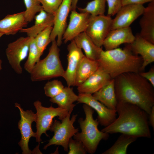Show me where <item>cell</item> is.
<instances>
[{
	"label": "cell",
	"mask_w": 154,
	"mask_h": 154,
	"mask_svg": "<svg viewBox=\"0 0 154 154\" xmlns=\"http://www.w3.org/2000/svg\"><path fill=\"white\" fill-rule=\"evenodd\" d=\"M117 102L139 106L149 115L154 106V87L139 73L128 72L114 78Z\"/></svg>",
	"instance_id": "6da1fadb"
},
{
	"label": "cell",
	"mask_w": 154,
	"mask_h": 154,
	"mask_svg": "<svg viewBox=\"0 0 154 154\" xmlns=\"http://www.w3.org/2000/svg\"><path fill=\"white\" fill-rule=\"evenodd\" d=\"M116 110L118 117L101 131L109 134L120 133L137 138H151L149 115L144 110L132 104L117 102Z\"/></svg>",
	"instance_id": "7a4b0ae2"
},
{
	"label": "cell",
	"mask_w": 154,
	"mask_h": 154,
	"mask_svg": "<svg viewBox=\"0 0 154 154\" xmlns=\"http://www.w3.org/2000/svg\"><path fill=\"white\" fill-rule=\"evenodd\" d=\"M97 61L112 79L125 73L141 72L143 62L141 57L133 54L128 45L123 49L102 50Z\"/></svg>",
	"instance_id": "3957f363"
},
{
	"label": "cell",
	"mask_w": 154,
	"mask_h": 154,
	"mask_svg": "<svg viewBox=\"0 0 154 154\" xmlns=\"http://www.w3.org/2000/svg\"><path fill=\"white\" fill-rule=\"evenodd\" d=\"M82 107L85 118H79L78 122L81 132H78L74 136V139L81 141L86 148L87 152L93 154L96 151L98 146L102 140H106L109 134L100 131L98 127L99 122L93 117L94 110L87 105L84 104Z\"/></svg>",
	"instance_id": "277c9868"
},
{
	"label": "cell",
	"mask_w": 154,
	"mask_h": 154,
	"mask_svg": "<svg viewBox=\"0 0 154 154\" xmlns=\"http://www.w3.org/2000/svg\"><path fill=\"white\" fill-rule=\"evenodd\" d=\"M55 40L52 43L46 56L40 60L30 74L33 82L41 81L63 77L64 73L60 58V49Z\"/></svg>",
	"instance_id": "5b68a950"
},
{
	"label": "cell",
	"mask_w": 154,
	"mask_h": 154,
	"mask_svg": "<svg viewBox=\"0 0 154 154\" xmlns=\"http://www.w3.org/2000/svg\"><path fill=\"white\" fill-rule=\"evenodd\" d=\"M73 109H71L67 116L61 122L54 119L50 130L53 132L54 135L48 141V142L44 145L43 149H46L52 145L62 146L66 152L68 151V143L70 139L78 132V129L73 125L78 115L73 114L71 118L70 117Z\"/></svg>",
	"instance_id": "8992f818"
},
{
	"label": "cell",
	"mask_w": 154,
	"mask_h": 154,
	"mask_svg": "<svg viewBox=\"0 0 154 154\" xmlns=\"http://www.w3.org/2000/svg\"><path fill=\"white\" fill-rule=\"evenodd\" d=\"M33 105L37 111L36 141L39 145L42 141L41 137L43 133L47 137H49L46 132L50 130L53 121V119L58 117L59 119L62 121L67 116L69 111L58 107L54 108L52 105L49 107H44L38 100L35 102Z\"/></svg>",
	"instance_id": "52a82bcc"
},
{
	"label": "cell",
	"mask_w": 154,
	"mask_h": 154,
	"mask_svg": "<svg viewBox=\"0 0 154 154\" xmlns=\"http://www.w3.org/2000/svg\"><path fill=\"white\" fill-rule=\"evenodd\" d=\"M33 37H21L9 43L5 50L8 62L12 68L18 74L23 72L21 62L28 55L30 44Z\"/></svg>",
	"instance_id": "ba28073f"
},
{
	"label": "cell",
	"mask_w": 154,
	"mask_h": 154,
	"mask_svg": "<svg viewBox=\"0 0 154 154\" xmlns=\"http://www.w3.org/2000/svg\"><path fill=\"white\" fill-rule=\"evenodd\" d=\"M15 106L19 109L21 119L18 123V127L21 135V138L18 143L21 147L23 154H31L32 151L29 149V143L30 138L32 137L36 138V132L33 131L32 124L36 122L37 116L32 110L24 111L21 107L20 104L15 103Z\"/></svg>",
	"instance_id": "9c48e42d"
},
{
	"label": "cell",
	"mask_w": 154,
	"mask_h": 154,
	"mask_svg": "<svg viewBox=\"0 0 154 154\" xmlns=\"http://www.w3.org/2000/svg\"><path fill=\"white\" fill-rule=\"evenodd\" d=\"M113 19L107 15H91L85 31L87 35L98 47L101 48L111 30Z\"/></svg>",
	"instance_id": "30bf717a"
},
{
	"label": "cell",
	"mask_w": 154,
	"mask_h": 154,
	"mask_svg": "<svg viewBox=\"0 0 154 154\" xmlns=\"http://www.w3.org/2000/svg\"><path fill=\"white\" fill-rule=\"evenodd\" d=\"M77 101L79 103H83L89 106L97 112L99 123L102 125L106 127L116 119V110H112L107 107L96 99L92 94L79 93Z\"/></svg>",
	"instance_id": "8fae6325"
},
{
	"label": "cell",
	"mask_w": 154,
	"mask_h": 154,
	"mask_svg": "<svg viewBox=\"0 0 154 154\" xmlns=\"http://www.w3.org/2000/svg\"><path fill=\"white\" fill-rule=\"evenodd\" d=\"M145 7L143 5L128 4L122 6L113 19L111 30L129 27L143 14ZM110 30V31H111Z\"/></svg>",
	"instance_id": "7c38bea8"
},
{
	"label": "cell",
	"mask_w": 154,
	"mask_h": 154,
	"mask_svg": "<svg viewBox=\"0 0 154 154\" xmlns=\"http://www.w3.org/2000/svg\"><path fill=\"white\" fill-rule=\"evenodd\" d=\"M72 0H63L54 14V24L50 35L51 41L56 37L58 46L62 42V37L67 27V19L71 7Z\"/></svg>",
	"instance_id": "4fadbf2b"
},
{
	"label": "cell",
	"mask_w": 154,
	"mask_h": 154,
	"mask_svg": "<svg viewBox=\"0 0 154 154\" xmlns=\"http://www.w3.org/2000/svg\"><path fill=\"white\" fill-rule=\"evenodd\" d=\"M67 50L68 65L62 77L66 81L68 86H74L78 68L81 60L85 55L73 40L68 45Z\"/></svg>",
	"instance_id": "5bb4252c"
},
{
	"label": "cell",
	"mask_w": 154,
	"mask_h": 154,
	"mask_svg": "<svg viewBox=\"0 0 154 154\" xmlns=\"http://www.w3.org/2000/svg\"><path fill=\"white\" fill-rule=\"evenodd\" d=\"M90 16L87 13H78L76 10L71 11L69 24L62 37L65 43L72 41L78 35L85 32Z\"/></svg>",
	"instance_id": "9a60e30c"
},
{
	"label": "cell",
	"mask_w": 154,
	"mask_h": 154,
	"mask_svg": "<svg viewBox=\"0 0 154 154\" xmlns=\"http://www.w3.org/2000/svg\"><path fill=\"white\" fill-rule=\"evenodd\" d=\"M112 79L109 74L99 66L94 73L77 87L78 91L79 93L92 94L106 84Z\"/></svg>",
	"instance_id": "2e32d148"
},
{
	"label": "cell",
	"mask_w": 154,
	"mask_h": 154,
	"mask_svg": "<svg viewBox=\"0 0 154 154\" xmlns=\"http://www.w3.org/2000/svg\"><path fill=\"white\" fill-rule=\"evenodd\" d=\"M134 41L128 44L133 53L139 54L142 58L143 62L141 68L143 72L149 64L154 62V44H153L137 34Z\"/></svg>",
	"instance_id": "e0dca14e"
},
{
	"label": "cell",
	"mask_w": 154,
	"mask_h": 154,
	"mask_svg": "<svg viewBox=\"0 0 154 154\" xmlns=\"http://www.w3.org/2000/svg\"><path fill=\"white\" fill-rule=\"evenodd\" d=\"M131 27L117 28L110 31L105 38L103 44L105 50L117 48L123 43L129 44L135 40Z\"/></svg>",
	"instance_id": "ac0fdd59"
},
{
	"label": "cell",
	"mask_w": 154,
	"mask_h": 154,
	"mask_svg": "<svg viewBox=\"0 0 154 154\" xmlns=\"http://www.w3.org/2000/svg\"><path fill=\"white\" fill-rule=\"evenodd\" d=\"M28 23L24 11L8 15L0 20V33L7 35H14L26 27Z\"/></svg>",
	"instance_id": "d6986e66"
},
{
	"label": "cell",
	"mask_w": 154,
	"mask_h": 154,
	"mask_svg": "<svg viewBox=\"0 0 154 154\" xmlns=\"http://www.w3.org/2000/svg\"><path fill=\"white\" fill-rule=\"evenodd\" d=\"M139 21L140 36L154 44V1L145 8Z\"/></svg>",
	"instance_id": "ffe728a7"
},
{
	"label": "cell",
	"mask_w": 154,
	"mask_h": 154,
	"mask_svg": "<svg viewBox=\"0 0 154 154\" xmlns=\"http://www.w3.org/2000/svg\"><path fill=\"white\" fill-rule=\"evenodd\" d=\"M35 23L33 26L23 29L19 31L27 34L28 36L34 38L38 34L46 28L53 26L54 15L47 13L43 9L35 15Z\"/></svg>",
	"instance_id": "44dd1931"
},
{
	"label": "cell",
	"mask_w": 154,
	"mask_h": 154,
	"mask_svg": "<svg viewBox=\"0 0 154 154\" xmlns=\"http://www.w3.org/2000/svg\"><path fill=\"white\" fill-rule=\"evenodd\" d=\"M92 95L108 108L116 110L117 101L115 92L114 79H112Z\"/></svg>",
	"instance_id": "7402d4cb"
},
{
	"label": "cell",
	"mask_w": 154,
	"mask_h": 154,
	"mask_svg": "<svg viewBox=\"0 0 154 154\" xmlns=\"http://www.w3.org/2000/svg\"><path fill=\"white\" fill-rule=\"evenodd\" d=\"M73 40L77 46L84 50L87 58L94 60H98L102 49L97 46L85 32L78 35Z\"/></svg>",
	"instance_id": "603a6c76"
},
{
	"label": "cell",
	"mask_w": 154,
	"mask_h": 154,
	"mask_svg": "<svg viewBox=\"0 0 154 154\" xmlns=\"http://www.w3.org/2000/svg\"><path fill=\"white\" fill-rule=\"evenodd\" d=\"M99 67L97 61L87 58L85 56L81 60L76 74L74 86L78 87L94 73Z\"/></svg>",
	"instance_id": "cb8c5ba5"
},
{
	"label": "cell",
	"mask_w": 154,
	"mask_h": 154,
	"mask_svg": "<svg viewBox=\"0 0 154 154\" xmlns=\"http://www.w3.org/2000/svg\"><path fill=\"white\" fill-rule=\"evenodd\" d=\"M78 98L74 92L73 88L70 86L64 87L62 91L56 96L50 99V101L56 104L58 107L68 111L73 109L76 105L73 103L77 101Z\"/></svg>",
	"instance_id": "d4e9b609"
},
{
	"label": "cell",
	"mask_w": 154,
	"mask_h": 154,
	"mask_svg": "<svg viewBox=\"0 0 154 154\" xmlns=\"http://www.w3.org/2000/svg\"><path fill=\"white\" fill-rule=\"evenodd\" d=\"M137 138L133 135L121 133L112 146L102 154H126L128 146Z\"/></svg>",
	"instance_id": "484cf974"
},
{
	"label": "cell",
	"mask_w": 154,
	"mask_h": 154,
	"mask_svg": "<svg viewBox=\"0 0 154 154\" xmlns=\"http://www.w3.org/2000/svg\"><path fill=\"white\" fill-rule=\"evenodd\" d=\"M106 0H93L87 3L84 8L78 7L80 13H87L92 16L104 15Z\"/></svg>",
	"instance_id": "4316f807"
},
{
	"label": "cell",
	"mask_w": 154,
	"mask_h": 154,
	"mask_svg": "<svg viewBox=\"0 0 154 154\" xmlns=\"http://www.w3.org/2000/svg\"><path fill=\"white\" fill-rule=\"evenodd\" d=\"M28 58L24 65V68L30 74L36 64L40 60L42 54L39 51L33 38L30 44Z\"/></svg>",
	"instance_id": "83f0119b"
},
{
	"label": "cell",
	"mask_w": 154,
	"mask_h": 154,
	"mask_svg": "<svg viewBox=\"0 0 154 154\" xmlns=\"http://www.w3.org/2000/svg\"><path fill=\"white\" fill-rule=\"evenodd\" d=\"M52 28L53 26L46 28L34 38L36 44L42 54L46 46L52 42L50 35Z\"/></svg>",
	"instance_id": "f1b7e54d"
},
{
	"label": "cell",
	"mask_w": 154,
	"mask_h": 154,
	"mask_svg": "<svg viewBox=\"0 0 154 154\" xmlns=\"http://www.w3.org/2000/svg\"><path fill=\"white\" fill-rule=\"evenodd\" d=\"M26 7L24 11L26 21L28 22H31L34 18L35 15L43 9L39 0H23Z\"/></svg>",
	"instance_id": "f546056e"
},
{
	"label": "cell",
	"mask_w": 154,
	"mask_h": 154,
	"mask_svg": "<svg viewBox=\"0 0 154 154\" xmlns=\"http://www.w3.org/2000/svg\"><path fill=\"white\" fill-rule=\"evenodd\" d=\"M64 88L62 82L57 80L48 81L45 84L44 90L46 96L50 98L59 94Z\"/></svg>",
	"instance_id": "4dcf8cb0"
},
{
	"label": "cell",
	"mask_w": 154,
	"mask_h": 154,
	"mask_svg": "<svg viewBox=\"0 0 154 154\" xmlns=\"http://www.w3.org/2000/svg\"><path fill=\"white\" fill-rule=\"evenodd\" d=\"M68 154H86V148L81 141L71 138L68 143Z\"/></svg>",
	"instance_id": "1f68e13d"
},
{
	"label": "cell",
	"mask_w": 154,
	"mask_h": 154,
	"mask_svg": "<svg viewBox=\"0 0 154 154\" xmlns=\"http://www.w3.org/2000/svg\"><path fill=\"white\" fill-rule=\"evenodd\" d=\"M43 9L46 12L54 15L63 0H39Z\"/></svg>",
	"instance_id": "d6a6232c"
},
{
	"label": "cell",
	"mask_w": 154,
	"mask_h": 154,
	"mask_svg": "<svg viewBox=\"0 0 154 154\" xmlns=\"http://www.w3.org/2000/svg\"><path fill=\"white\" fill-rule=\"evenodd\" d=\"M108 5L107 15L111 17L116 14L122 5L121 0H106Z\"/></svg>",
	"instance_id": "836d02e7"
},
{
	"label": "cell",
	"mask_w": 154,
	"mask_h": 154,
	"mask_svg": "<svg viewBox=\"0 0 154 154\" xmlns=\"http://www.w3.org/2000/svg\"><path fill=\"white\" fill-rule=\"evenodd\" d=\"M141 76L146 79L154 87V67L152 66L147 72H141L139 73Z\"/></svg>",
	"instance_id": "e575fe53"
},
{
	"label": "cell",
	"mask_w": 154,
	"mask_h": 154,
	"mask_svg": "<svg viewBox=\"0 0 154 154\" xmlns=\"http://www.w3.org/2000/svg\"><path fill=\"white\" fill-rule=\"evenodd\" d=\"M122 6L128 4L143 5L145 3L150 2L154 0H121Z\"/></svg>",
	"instance_id": "d590c367"
},
{
	"label": "cell",
	"mask_w": 154,
	"mask_h": 154,
	"mask_svg": "<svg viewBox=\"0 0 154 154\" xmlns=\"http://www.w3.org/2000/svg\"><path fill=\"white\" fill-rule=\"evenodd\" d=\"M149 123L151 126L153 130L154 129V106H153L151 109V111L149 114L148 115Z\"/></svg>",
	"instance_id": "8d00e7d4"
},
{
	"label": "cell",
	"mask_w": 154,
	"mask_h": 154,
	"mask_svg": "<svg viewBox=\"0 0 154 154\" xmlns=\"http://www.w3.org/2000/svg\"><path fill=\"white\" fill-rule=\"evenodd\" d=\"M78 0H72L71 7V11L76 10Z\"/></svg>",
	"instance_id": "74e56055"
},
{
	"label": "cell",
	"mask_w": 154,
	"mask_h": 154,
	"mask_svg": "<svg viewBox=\"0 0 154 154\" xmlns=\"http://www.w3.org/2000/svg\"><path fill=\"white\" fill-rule=\"evenodd\" d=\"M2 60L0 59V71L2 69Z\"/></svg>",
	"instance_id": "f35d334b"
},
{
	"label": "cell",
	"mask_w": 154,
	"mask_h": 154,
	"mask_svg": "<svg viewBox=\"0 0 154 154\" xmlns=\"http://www.w3.org/2000/svg\"><path fill=\"white\" fill-rule=\"evenodd\" d=\"M3 35V34L2 33H0V38Z\"/></svg>",
	"instance_id": "ab89813d"
}]
</instances>
